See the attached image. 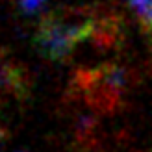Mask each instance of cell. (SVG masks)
Here are the masks:
<instances>
[{
	"instance_id": "6da1fadb",
	"label": "cell",
	"mask_w": 152,
	"mask_h": 152,
	"mask_svg": "<svg viewBox=\"0 0 152 152\" xmlns=\"http://www.w3.org/2000/svg\"><path fill=\"white\" fill-rule=\"evenodd\" d=\"M98 22L86 10H61L47 13L37 22L34 45L48 61H63L74 48L96 34Z\"/></svg>"
},
{
	"instance_id": "7a4b0ae2",
	"label": "cell",
	"mask_w": 152,
	"mask_h": 152,
	"mask_svg": "<svg viewBox=\"0 0 152 152\" xmlns=\"http://www.w3.org/2000/svg\"><path fill=\"white\" fill-rule=\"evenodd\" d=\"M128 83H130V72L124 67L115 63H106L86 74L83 89L89 91L95 98L100 96V104L113 106L117 102L119 95L124 93Z\"/></svg>"
},
{
	"instance_id": "3957f363",
	"label": "cell",
	"mask_w": 152,
	"mask_h": 152,
	"mask_svg": "<svg viewBox=\"0 0 152 152\" xmlns=\"http://www.w3.org/2000/svg\"><path fill=\"white\" fill-rule=\"evenodd\" d=\"M0 91L4 93L26 91V72L11 59H0Z\"/></svg>"
},
{
	"instance_id": "277c9868",
	"label": "cell",
	"mask_w": 152,
	"mask_h": 152,
	"mask_svg": "<svg viewBox=\"0 0 152 152\" xmlns=\"http://www.w3.org/2000/svg\"><path fill=\"white\" fill-rule=\"evenodd\" d=\"M128 2L141 20L143 28L152 35V0H128Z\"/></svg>"
},
{
	"instance_id": "5b68a950",
	"label": "cell",
	"mask_w": 152,
	"mask_h": 152,
	"mask_svg": "<svg viewBox=\"0 0 152 152\" xmlns=\"http://www.w3.org/2000/svg\"><path fill=\"white\" fill-rule=\"evenodd\" d=\"M47 4V0H19V7L22 13L26 15H34Z\"/></svg>"
},
{
	"instance_id": "8992f818",
	"label": "cell",
	"mask_w": 152,
	"mask_h": 152,
	"mask_svg": "<svg viewBox=\"0 0 152 152\" xmlns=\"http://www.w3.org/2000/svg\"><path fill=\"white\" fill-rule=\"evenodd\" d=\"M2 137H4V132H2V128H0V141H2Z\"/></svg>"
}]
</instances>
